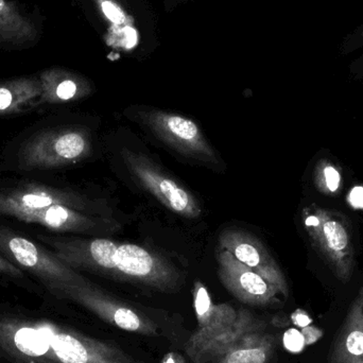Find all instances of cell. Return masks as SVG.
<instances>
[{
	"instance_id": "11",
	"label": "cell",
	"mask_w": 363,
	"mask_h": 363,
	"mask_svg": "<svg viewBox=\"0 0 363 363\" xmlns=\"http://www.w3.org/2000/svg\"><path fill=\"white\" fill-rule=\"evenodd\" d=\"M219 249L230 252L241 264L272 284L284 298H288L289 288L285 275L259 239L245 230L228 228L220 235Z\"/></svg>"
},
{
	"instance_id": "21",
	"label": "cell",
	"mask_w": 363,
	"mask_h": 363,
	"mask_svg": "<svg viewBox=\"0 0 363 363\" xmlns=\"http://www.w3.org/2000/svg\"><path fill=\"white\" fill-rule=\"evenodd\" d=\"M284 345H285L286 349L294 352V353H298V352L303 351L304 347H306L302 333L296 330H290L286 333L284 336Z\"/></svg>"
},
{
	"instance_id": "28",
	"label": "cell",
	"mask_w": 363,
	"mask_h": 363,
	"mask_svg": "<svg viewBox=\"0 0 363 363\" xmlns=\"http://www.w3.org/2000/svg\"><path fill=\"white\" fill-rule=\"evenodd\" d=\"M38 363H51V362H38Z\"/></svg>"
},
{
	"instance_id": "29",
	"label": "cell",
	"mask_w": 363,
	"mask_h": 363,
	"mask_svg": "<svg viewBox=\"0 0 363 363\" xmlns=\"http://www.w3.org/2000/svg\"><path fill=\"white\" fill-rule=\"evenodd\" d=\"M0 363H4V362H0Z\"/></svg>"
},
{
	"instance_id": "9",
	"label": "cell",
	"mask_w": 363,
	"mask_h": 363,
	"mask_svg": "<svg viewBox=\"0 0 363 363\" xmlns=\"http://www.w3.org/2000/svg\"><path fill=\"white\" fill-rule=\"evenodd\" d=\"M62 205L94 215H108V208L99 201L69 189L49 187L38 184H23L0 189V215L10 218L18 211H36Z\"/></svg>"
},
{
	"instance_id": "16",
	"label": "cell",
	"mask_w": 363,
	"mask_h": 363,
	"mask_svg": "<svg viewBox=\"0 0 363 363\" xmlns=\"http://www.w3.org/2000/svg\"><path fill=\"white\" fill-rule=\"evenodd\" d=\"M42 84L40 101L57 104L84 97L89 89L82 81L61 69L44 70L40 76Z\"/></svg>"
},
{
	"instance_id": "27",
	"label": "cell",
	"mask_w": 363,
	"mask_h": 363,
	"mask_svg": "<svg viewBox=\"0 0 363 363\" xmlns=\"http://www.w3.org/2000/svg\"><path fill=\"white\" fill-rule=\"evenodd\" d=\"M164 363H184L178 354H170L164 359Z\"/></svg>"
},
{
	"instance_id": "20",
	"label": "cell",
	"mask_w": 363,
	"mask_h": 363,
	"mask_svg": "<svg viewBox=\"0 0 363 363\" xmlns=\"http://www.w3.org/2000/svg\"><path fill=\"white\" fill-rule=\"evenodd\" d=\"M0 281L14 284L28 291L38 294H42L44 290L42 286L32 283L21 269L15 266L1 254H0Z\"/></svg>"
},
{
	"instance_id": "18",
	"label": "cell",
	"mask_w": 363,
	"mask_h": 363,
	"mask_svg": "<svg viewBox=\"0 0 363 363\" xmlns=\"http://www.w3.org/2000/svg\"><path fill=\"white\" fill-rule=\"evenodd\" d=\"M35 26L8 0H0V42L23 45L35 40Z\"/></svg>"
},
{
	"instance_id": "26",
	"label": "cell",
	"mask_w": 363,
	"mask_h": 363,
	"mask_svg": "<svg viewBox=\"0 0 363 363\" xmlns=\"http://www.w3.org/2000/svg\"><path fill=\"white\" fill-rule=\"evenodd\" d=\"M123 33L125 35V47L127 48H132L135 46L136 42H138V35H136V31L133 28L125 27L123 30Z\"/></svg>"
},
{
	"instance_id": "17",
	"label": "cell",
	"mask_w": 363,
	"mask_h": 363,
	"mask_svg": "<svg viewBox=\"0 0 363 363\" xmlns=\"http://www.w3.org/2000/svg\"><path fill=\"white\" fill-rule=\"evenodd\" d=\"M42 96L38 77H23L0 82V116L19 112L23 106Z\"/></svg>"
},
{
	"instance_id": "22",
	"label": "cell",
	"mask_w": 363,
	"mask_h": 363,
	"mask_svg": "<svg viewBox=\"0 0 363 363\" xmlns=\"http://www.w3.org/2000/svg\"><path fill=\"white\" fill-rule=\"evenodd\" d=\"M102 10H104L106 16L111 19L113 23H123V19H125V15L121 12V9L115 6L114 4H112V2L104 1L102 4Z\"/></svg>"
},
{
	"instance_id": "1",
	"label": "cell",
	"mask_w": 363,
	"mask_h": 363,
	"mask_svg": "<svg viewBox=\"0 0 363 363\" xmlns=\"http://www.w3.org/2000/svg\"><path fill=\"white\" fill-rule=\"evenodd\" d=\"M0 362L136 363L123 350L89 336L46 309L0 303Z\"/></svg>"
},
{
	"instance_id": "23",
	"label": "cell",
	"mask_w": 363,
	"mask_h": 363,
	"mask_svg": "<svg viewBox=\"0 0 363 363\" xmlns=\"http://www.w3.org/2000/svg\"><path fill=\"white\" fill-rule=\"evenodd\" d=\"M302 334L303 337H304L305 345H313V343L317 342L323 336V332L321 330L311 325L303 328Z\"/></svg>"
},
{
	"instance_id": "7",
	"label": "cell",
	"mask_w": 363,
	"mask_h": 363,
	"mask_svg": "<svg viewBox=\"0 0 363 363\" xmlns=\"http://www.w3.org/2000/svg\"><path fill=\"white\" fill-rule=\"evenodd\" d=\"M121 157L130 174L163 206L188 219L200 217L202 208L196 196L148 157L125 148Z\"/></svg>"
},
{
	"instance_id": "2",
	"label": "cell",
	"mask_w": 363,
	"mask_h": 363,
	"mask_svg": "<svg viewBox=\"0 0 363 363\" xmlns=\"http://www.w3.org/2000/svg\"><path fill=\"white\" fill-rule=\"evenodd\" d=\"M50 251L74 270L89 271L118 281L174 292L183 275L169 260L152 250L108 238L38 236Z\"/></svg>"
},
{
	"instance_id": "4",
	"label": "cell",
	"mask_w": 363,
	"mask_h": 363,
	"mask_svg": "<svg viewBox=\"0 0 363 363\" xmlns=\"http://www.w3.org/2000/svg\"><path fill=\"white\" fill-rule=\"evenodd\" d=\"M91 152L93 140L89 130L52 128L38 132L21 145L18 165L23 170L66 167L87 159Z\"/></svg>"
},
{
	"instance_id": "15",
	"label": "cell",
	"mask_w": 363,
	"mask_h": 363,
	"mask_svg": "<svg viewBox=\"0 0 363 363\" xmlns=\"http://www.w3.org/2000/svg\"><path fill=\"white\" fill-rule=\"evenodd\" d=\"M274 350L275 337L258 330L243 337L216 363H268Z\"/></svg>"
},
{
	"instance_id": "10",
	"label": "cell",
	"mask_w": 363,
	"mask_h": 363,
	"mask_svg": "<svg viewBox=\"0 0 363 363\" xmlns=\"http://www.w3.org/2000/svg\"><path fill=\"white\" fill-rule=\"evenodd\" d=\"M218 275L226 290L243 304L272 306L279 302V292L262 275L241 264L230 252L219 249Z\"/></svg>"
},
{
	"instance_id": "3",
	"label": "cell",
	"mask_w": 363,
	"mask_h": 363,
	"mask_svg": "<svg viewBox=\"0 0 363 363\" xmlns=\"http://www.w3.org/2000/svg\"><path fill=\"white\" fill-rule=\"evenodd\" d=\"M303 223L315 251L339 281L349 283L355 269V247L347 217L313 204L303 209Z\"/></svg>"
},
{
	"instance_id": "6",
	"label": "cell",
	"mask_w": 363,
	"mask_h": 363,
	"mask_svg": "<svg viewBox=\"0 0 363 363\" xmlns=\"http://www.w3.org/2000/svg\"><path fill=\"white\" fill-rule=\"evenodd\" d=\"M0 253L23 272L35 277L49 296L61 286L87 281L50 250L6 226H0Z\"/></svg>"
},
{
	"instance_id": "19",
	"label": "cell",
	"mask_w": 363,
	"mask_h": 363,
	"mask_svg": "<svg viewBox=\"0 0 363 363\" xmlns=\"http://www.w3.org/2000/svg\"><path fill=\"white\" fill-rule=\"evenodd\" d=\"M315 184L322 194L328 196L336 194L341 187L340 172L332 162L321 160L315 167Z\"/></svg>"
},
{
	"instance_id": "8",
	"label": "cell",
	"mask_w": 363,
	"mask_h": 363,
	"mask_svg": "<svg viewBox=\"0 0 363 363\" xmlns=\"http://www.w3.org/2000/svg\"><path fill=\"white\" fill-rule=\"evenodd\" d=\"M136 115L160 140L184 157L209 165L220 163L217 153L191 119L161 110L140 111Z\"/></svg>"
},
{
	"instance_id": "25",
	"label": "cell",
	"mask_w": 363,
	"mask_h": 363,
	"mask_svg": "<svg viewBox=\"0 0 363 363\" xmlns=\"http://www.w3.org/2000/svg\"><path fill=\"white\" fill-rule=\"evenodd\" d=\"M350 202L356 208H363V187L354 188L350 194Z\"/></svg>"
},
{
	"instance_id": "12",
	"label": "cell",
	"mask_w": 363,
	"mask_h": 363,
	"mask_svg": "<svg viewBox=\"0 0 363 363\" xmlns=\"http://www.w3.org/2000/svg\"><path fill=\"white\" fill-rule=\"evenodd\" d=\"M10 218L26 223L38 224L55 232L76 234H98L115 230L121 226L110 216L94 215L62 205L18 211Z\"/></svg>"
},
{
	"instance_id": "14",
	"label": "cell",
	"mask_w": 363,
	"mask_h": 363,
	"mask_svg": "<svg viewBox=\"0 0 363 363\" xmlns=\"http://www.w3.org/2000/svg\"><path fill=\"white\" fill-rule=\"evenodd\" d=\"M328 363H363V286L335 338Z\"/></svg>"
},
{
	"instance_id": "24",
	"label": "cell",
	"mask_w": 363,
	"mask_h": 363,
	"mask_svg": "<svg viewBox=\"0 0 363 363\" xmlns=\"http://www.w3.org/2000/svg\"><path fill=\"white\" fill-rule=\"evenodd\" d=\"M292 320H294V323L296 325L300 326V328H306V326L311 325L313 320L311 319L307 313L303 311H296V313L292 315Z\"/></svg>"
},
{
	"instance_id": "5",
	"label": "cell",
	"mask_w": 363,
	"mask_h": 363,
	"mask_svg": "<svg viewBox=\"0 0 363 363\" xmlns=\"http://www.w3.org/2000/svg\"><path fill=\"white\" fill-rule=\"evenodd\" d=\"M50 296L57 301H65L83 307L106 323L125 332L146 337L160 335L159 326L149 315L106 294L89 279L83 283L61 286Z\"/></svg>"
},
{
	"instance_id": "13",
	"label": "cell",
	"mask_w": 363,
	"mask_h": 363,
	"mask_svg": "<svg viewBox=\"0 0 363 363\" xmlns=\"http://www.w3.org/2000/svg\"><path fill=\"white\" fill-rule=\"evenodd\" d=\"M266 330L264 321L247 309H240L230 325L205 336L192 334L185 345L186 354L194 363H216L243 337Z\"/></svg>"
}]
</instances>
